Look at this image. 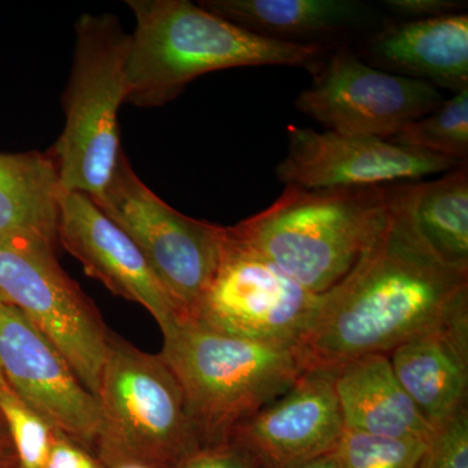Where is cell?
Returning <instances> with one entry per match:
<instances>
[{
  "mask_svg": "<svg viewBox=\"0 0 468 468\" xmlns=\"http://www.w3.org/2000/svg\"><path fill=\"white\" fill-rule=\"evenodd\" d=\"M61 193L50 151L0 154V242L41 239L57 246Z\"/></svg>",
  "mask_w": 468,
  "mask_h": 468,
  "instance_id": "cell-19",
  "label": "cell"
},
{
  "mask_svg": "<svg viewBox=\"0 0 468 468\" xmlns=\"http://www.w3.org/2000/svg\"><path fill=\"white\" fill-rule=\"evenodd\" d=\"M5 383H7V381H5V374H3L2 366H0V385Z\"/></svg>",
  "mask_w": 468,
  "mask_h": 468,
  "instance_id": "cell-32",
  "label": "cell"
},
{
  "mask_svg": "<svg viewBox=\"0 0 468 468\" xmlns=\"http://www.w3.org/2000/svg\"><path fill=\"white\" fill-rule=\"evenodd\" d=\"M98 401L101 424L94 455L104 468L122 462L174 468L202 446L167 363L112 331Z\"/></svg>",
  "mask_w": 468,
  "mask_h": 468,
  "instance_id": "cell-6",
  "label": "cell"
},
{
  "mask_svg": "<svg viewBox=\"0 0 468 468\" xmlns=\"http://www.w3.org/2000/svg\"><path fill=\"white\" fill-rule=\"evenodd\" d=\"M297 468H341V466L337 452L335 451L324 455V457H320L318 460L309 462V463Z\"/></svg>",
  "mask_w": 468,
  "mask_h": 468,
  "instance_id": "cell-29",
  "label": "cell"
},
{
  "mask_svg": "<svg viewBox=\"0 0 468 468\" xmlns=\"http://www.w3.org/2000/svg\"><path fill=\"white\" fill-rule=\"evenodd\" d=\"M460 165L463 163L381 138L289 125L288 154L276 175L285 186L335 189L412 183Z\"/></svg>",
  "mask_w": 468,
  "mask_h": 468,
  "instance_id": "cell-11",
  "label": "cell"
},
{
  "mask_svg": "<svg viewBox=\"0 0 468 468\" xmlns=\"http://www.w3.org/2000/svg\"><path fill=\"white\" fill-rule=\"evenodd\" d=\"M0 366L9 388L57 432L94 454L100 436V401L69 363L8 302H0Z\"/></svg>",
  "mask_w": 468,
  "mask_h": 468,
  "instance_id": "cell-12",
  "label": "cell"
},
{
  "mask_svg": "<svg viewBox=\"0 0 468 468\" xmlns=\"http://www.w3.org/2000/svg\"><path fill=\"white\" fill-rule=\"evenodd\" d=\"M90 198L140 249L186 324L217 272L226 227L176 211L134 174L124 151L109 185Z\"/></svg>",
  "mask_w": 468,
  "mask_h": 468,
  "instance_id": "cell-7",
  "label": "cell"
},
{
  "mask_svg": "<svg viewBox=\"0 0 468 468\" xmlns=\"http://www.w3.org/2000/svg\"><path fill=\"white\" fill-rule=\"evenodd\" d=\"M110 468H154L147 464L138 463V462H122V463L115 464Z\"/></svg>",
  "mask_w": 468,
  "mask_h": 468,
  "instance_id": "cell-30",
  "label": "cell"
},
{
  "mask_svg": "<svg viewBox=\"0 0 468 468\" xmlns=\"http://www.w3.org/2000/svg\"><path fill=\"white\" fill-rule=\"evenodd\" d=\"M2 301H5V298H3L2 295H0V302Z\"/></svg>",
  "mask_w": 468,
  "mask_h": 468,
  "instance_id": "cell-33",
  "label": "cell"
},
{
  "mask_svg": "<svg viewBox=\"0 0 468 468\" xmlns=\"http://www.w3.org/2000/svg\"><path fill=\"white\" fill-rule=\"evenodd\" d=\"M442 103L443 95L435 86L384 72L343 48L316 69L295 107L325 131L390 140Z\"/></svg>",
  "mask_w": 468,
  "mask_h": 468,
  "instance_id": "cell-10",
  "label": "cell"
},
{
  "mask_svg": "<svg viewBox=\"0 0 468 468\" xmlns=\"http://www.w3.org/2000/svg\"><path fill=\"white\" fill-rule=\"evenodd\" d=\"M412 183L397 185L383 229L347 275L320 294L298 344L309 368L389 354L418 335L468 322V271L446 264L421 237Z\"/></svg>",
  "mask_w": 468,
  "mask_h": 468,
  "instance_id": "cell-1",
  "label": "cell"
},
{
  "mask_svg": "<svg viewBox=\"0 0 468 468\" xmlns=\"http://www.w3.org/2000/svg\"><path fill=\"white\" fill-rule=\"evenodd\" d=\"M45 468H104V466L84 446L57 432Z\"/></svg>",
  "mask_w": 468,
  "mask_h": 468,
  "instance_id": "cell-27",
  "label": "cell"
},
{
  "mask_svg": "<svg viewBox=\"0 0 468 468\" xmlns=\"http://www.w3.org/2000/svg\"><path fill=\"white\" fill-rule=\"evenodd\" d=\"M12 458H15L14 445H12L7 427L0 417V466Z\"/></svg>",
  "mask_w": 468,
  "mask_h": 468,
  "instance_id": "cell-28",
  "label": "cell"
},
{
  "mask_svg": "<svg viewBox=\"0 0 468 468\" xmlns=\"http://www.w3.org/2000/svg\"><path fill=\"white\" fill-rule=\"evenodd\" d=\"M135 29L126 58L125 103L160 107L190 82L230 68L323 64L324 43L271 38L187 0H128Z\"/></svg>",
  "mask_w": 468,
  "mask_h": 468,
  "instance_id": "cell-2",
  "label": "cell"
},
{
  "mask_svg": "<svg viewBox=\"0 0 468 468\" xmlns=\"http://www.w3.org/2000/svg\"><path fill=\"white\" fill-rule=\"evenodd\" d=\"M0 417L11 437L18 467L45 468L57 431L27 408L8 383L0 385Z\"/></svg>",
  "mask_w": 468,
  "mask_h": 468,
  "instance_id": "cell-23",
  "label": "cell"
},
{
  "mask_svg": "<svg viewBox=\"0 0 468 468\" xmlns=\"http://www.w3.org/2000/svg\"><path fill=\"white\" fill-rule=\"evenodd\" d=\"M368 61L384 72L455 92L468 88V16L402 21L369 42Z\"/></svg>",
  "mask_w": 468,
  "mask_h": 468,
  "instance_id": "cell-15",
  "label": "cell"
},
{
  "mask_svg": "<svg viewBox=\"0 0 468 468\" xmlns=\"http://www.w3.org/2000/svg\"><path fill=\"white\" fill-rule=\"evenodd\" d=\"M345 430L430 441L426 423L394 375L389 354H371L335 368Z\"/></svg>",
  "mask_w": 468,
  "mask_h": 468,
  "instance_id": "cell-17",
  "label": "cell"
},
{
  "mask_svg": "<svg viewBox=\"0 0 468 468\" xmlns=\"http://www.w3.org/2000/svg\"><path fill=\"white\" fill-rule=\"evenodd\" d=\"M384 5L405 21L462 14L467 7V3L461 0H385Z\"/></svg>",
  "mask_w": 468,
  "mask_h": 468,
  "instance_id": "cell-26",
  "label": "cell"
},
{
  "mask_svg": "<svg viewBox=\"0 0 468 468\" xmlns=\"http://www.w3.org/2000/svg\"><path fill=\"white\" fill-rule=\"evenodd\" d=\"M199 5L251 32L292 41L326 38L366 26L374 17L362 0H205Z\"/></svg>",
  "mask_w": 468,
  "mask_h": 468,
  "instance_id": "cell-18",
  "label": "cell"
},
{
  "mask_svg": "<svg viewBox=\"0 0 468 468\" xmlns=\"http://www.w3.org/2000/svg\"><path fill=\"white\" fill-rule=\"evenodd\" d=\"M160 356L183 389L202 446L229 440L310 369L300 345L258 343L190 324L165 335Z\"/></svg>",
  "mask_w": 468,
  "mask_h": 468,
  "instance_id": "cell-4",
  "label": "cell"
},
{
  "mask_svg": "<svg viewBox=\"0 0 468 468\" xmlns=\"http://www.w3.org/2000/svg\"><path fill=\"white\" fill-rule=\"evenodd\" d=\"M394 375L433 430L468 405V322L418 335L389 353Z\"/></svg>",
  "mask_w": 468,
  "mask_h": 468,
  "instance_id": "cell-16",
  "label": "cell"
},
{
  "mask_svg": "<svg viewBox=\"0 0 468 468\" xmlns=\"http://www.w3.org/2000/svg\"><path fill=\"white\" fill-rule=\"evenodd\" d=\"M390 143L466 163L468 88L443 101L439 109L403 126Z\"/></svg>",
  "mask_w": 468,
  "mask_h": 468,
  "instance_id": "cell-21",
  "label": "cell"
},
{
  "mask_svg": "<svg viewBox=\"0 0 468 468\" xmlns=\"http://www.w3.org/2000/svg\"><path fill=\"white\" fill-rule=\"evenodd\" d=\"M55 249L41 239L0 242V295L60 351L98 399L111 331L94 302L61 268Z\"/></svg>",
  "mask_w": 468,
  "mask_h": 468,
  "instance_id": "cell-8",
  "label": "cell"
},
{
  "mask_svg": "<svg viewBox=\"0 0 468 468\" xmlns=\"http://www.w3.org/2000/svg\"><path fill=\"white\" fill-rule=\"evenodd\" d=\"M412 215L428 246L449 266L468 271L467 165L411 185Z\"/></svg>",
  "mask_w": 468,
  "mask_h": 468,
  "instance_id": "cell-20",
  "label": "cell"
},
{
  "mask_svg": "<svg viewBox=\"0 0 468 468\" xmlns=\"http://www.w3.org/2000/svg\"><path fill=\"white\" fill-rule=\"evenodd\" d=\"M344 430L334 369L310 368L288 392L237 428L230 440L261 468H297L335 452Z\"/></svg>",
  "mask_w": 468,
  "mask_h": 468,
  "instance_id": "cell-14",
  "label": "cell"
},
{
  "mask_svg": "<svg viewBox=\"0 0 468 468\" xmlns=\"http://www.w3.org/2000/svg\"><path fill=\"white\" fill-rule=\"evenodd\" d=\"M75 30V58L63 97L66 125L50 154L63 192L97 197L122 151L117 116L125 103L131 34L107 14L82 15Z\"/></svg>",
  "mask_w": 468,
  "mask_h": 468,
  "instance_id": "cell-5",
  "label": "cell"
},
{
  "mask_svg": "<svg viewBox=\"0 0 468 468\" xmlns=\"http://www.w3.org/2000/svg\"><path fill=\"white\" fill-rule=\"evenodd\" d=\"M427 443L344 430L335 452L341 468H418Z\"/></svg>",
  "mask_w": 468,
  "mask_h": 468,
  "instance_id": "cell-22",
  "label": "cell"
},
{
  "mask_svg": "<svg viewBox=\"0 0 468 468\" xmlns=\"http://www.w3.org/2000/svg\"><path fill=\"white\" fill-rule=\"evenodd\" d=\"M397 185L303 189L286 185L270 207L228 232L307 291L334 288L383 229Z\"/></svg>",
  "mask_w": 468,
  "mask_h": 468,
  "instance_id": "cell-3",
  "label": "cell"
},
{
  "mask_svg": "<svg viewBox=\"0 0 468 468\" xmlns=\"http://www.w3.org/2000/svg\"><path fill=\"white\" fill-rule=\"evenodd\" d=\"M174 468H261L250 452L233 440L203 445Z\"/></svg>",
  "mask_w": 468,
  "mask_h": 468,
  "instance_id": "cell-25",
  "label": "cell"
},
{
  "mask_svg": "<svg viewBox=\"0 0 468 468\" xmlns=\"http://www.w3.org/2000/svg\"><path fill=\"white\" fill-rule=\"evenodd\" d=\"M0 468H20L18 467L16 457L12 458V460H9L8 462H5L3 466H0Z\"/></svg>",
  "mask_w": 468,
  "mask_h": 468,
  "instance_id": "cell-31",
  "label": "cell"
},
{
  "mask_svg": "<svg viewBox=\"0 0 468 468\" xmlns=\"http://www.w3.org/2000/svg\"><path fill=\"white\" fill-rule=\"evenodd\" d=\"M320 294L307 291L272 261L228 232L217 272L186 324L271 344H300Z\"/></svg>",
  "mask_w": 468,
  "mask_h": 468,
  "instance_id": "cell-9",
  "label": "cell"
},
{
  "mask_svg": "<svg viewBox=\"0 0 468 468\" xmlns=\"http://www.w3.org/2000/svg\"><path fill=\"white\" fill-rule=\"evenodd\" d=\"M58 243L109 291L144 307L163 335L185 325L171 295L143 252L94 202L81 193H61Z\"/></svg>",
  "mask_w": 468,
  "mask_h": 468,
  "instance_id": "cell-13",
  "label": "cell"
},
{
  "mask_svg": "<svg viewBox=\"0 0 468 468\" xmlns=\"http://www.w3.org/2000/svg\"><path fill=\"white\" fill-rule=\"evenodd\" d=\"M418 468H468V405L436 428Z\"/></svg>",
  "mask_w": 468,
  "mask_h": 468,
  "instance_id": "cell-24",
  "label": "cell"
}]
</instances>
